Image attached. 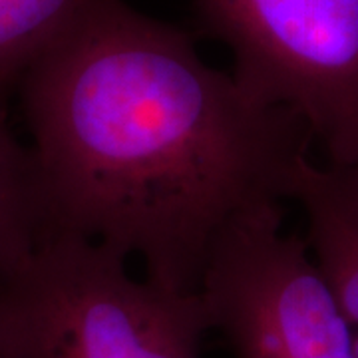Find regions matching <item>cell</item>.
I'll return each instance as SVG.
<instances>
[{"label": "cell", "instance_id": "cell-2", "mask_svg": "<svg viewBox=\"0 0 358 358\" xmlns=\"http://www.w3.org/2000/svg\"><path fill=\"white\" fill-rule=\"evenodd\" d=\"M114 249L38 219L0 251V348L10 358H201V293L138 281Z\"/></svg>", "mask_w": 358, "mask_h": 358}, {"label": "cell", "instance_id": "cell-1", "mask_svg": "<svg viewBox=\"0 0 358 358\" xmlns=\"http://www.w3.org/2000/svg\"><path fill=\"white\" fill-rule=\"evenodd\" d=\"M16 90L40 219L140 257L148 281L178 293H199L235 219L289 199L315 143L301 115L124 0H90Z\"/></svg>", "mask_w": 358, "mask_h": 358}, {"label": "cell", "instance_id": "cell-5", "mask_svg": "<svg viewBox=\"0 0 358 358\" xmlns=\"http://www.w3.org/2000/svg\"><path fill=\"white\" fill-rule=\"evenodd\" d=\"M289 199L305 209L315 265L358 331V166H319L307 157L294 171Z\"/></svg>", "mask_w": 358, "mask_h": 358}, {"label": "cell", "instance_id": "cell-4", "mask_svg": "<svg viewBox=\"0 0 358 358\" xmlns=\"http://www.w3.org/2000/svg\"><path fill=\"white\" fill-rule=\"evenodd\" d=\"M281 219L279 205L259 207L221 233L199 289L211 331L233 358H355V329Z\"/></svg>", "mask_w": 358, "mask_h": 358}, {"label": "cell", "instance_id": "cell-8", "mask_svg": "<svg viewBox=\"0 0 358 358\" xmlns=\"http://www.w3.org/2000/svg\"><path fill=\"white\" fill-rule=\"evenodd\" d=\"M355 358H358V331H355Z\"/></svg>", "mask_w": 358, "mask_h": 358}, {"label": "cell", "instance_id": "cell-6", "mask_svg": "<svg viewBox=\"0 0 358 358\" xmlns=\"http://www.w3.org/2000/svg\"><path fill=\"white\" fill-rule=\"evenodd\" d=\"M90 0H0V102Z\"/></svg>", "mask_w": 358, "mask_h": 358}, {"label": "cell", "instance_id": "cell-3", "mask_svg": "<svg viewBox=\"0 0 358 358\" xmlns=\"http://www.w3.org/2000/svg\"><path fill=\"white\" fill-rule=\"evenodd\" d=\"M255 100L301 115L327 164L358 166V0H193Z\"/></svg>", "mask_w": 358, "mask_h": 358}, {"label": "cell", "instance_id": "cell-7", "mask_svg": "<svg viewBox=\"0 0 358 358\" xmlns=\"http://www.w3.org/2000/svg\"><path fill=\"white\" fill-rule=\"evenodd\" d=\"M40 219L38 189L28 145L6 124L0 102V251Z\"/></svg>", "mask_w": 358, "mask_h": 358}, {"label": "cell", "instance_id": "cell-9", "mask_svg": "<svg viewBox=\"0 0 358 358\" xmlns=\"http://www.w3.org/2000/svg\"><path fill=\"white\" fill-rule=\"evenodd\" d=\"M0 358H10V357H8V355H6V352H4V350L0 348Z\"/></svg>", "mask_w": 358, "mask_h": 358}]
</instances>
